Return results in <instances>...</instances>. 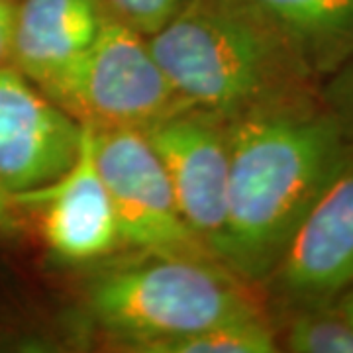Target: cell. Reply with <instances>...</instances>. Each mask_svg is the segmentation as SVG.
Masks as SVG:
<instances>
[{
  "label": "cell",
  "instance_id": "3957f363",
  "mask_svg": "<svg viewBox=\"0 0 353 353\" xmlns=\"http://www.w3.org/2000/svg\"><path fill=\"white\" fill-rule=\"evenodd\" d=\"M97 263L83 306L116 352L141 353L153 341L269 314L261 290L218 261L138 252Z\"/></svg>",
  "mask_w": 353,
  "mask_h": 353
},
{
  "label": "cell",
  "instance_id": "5bb4252c",
  "mask_svg": "<svg viewBox=\"0 0 353 353\" xmlns=\"http://www.w3.org/2000/svg\"><path fill=\"white\" fill-rule=\"evenodd\" d=\"M102 8L145 38L153 36L189 0H99Z\"/></svg>",
  "mask_w": 353,
  "mask_h": 353
},
{
  "label": "cell",
  "instance_id": "6da1fadb",
  "mask_svg": "<svg viewBox=\"0 0 353 353\" xmlns=\"http://www.w3.org/2000/svg\"><path fill=\"white\" fill-rule=\"evenodd\" d=\"M228 148L218 259L259 289L304 216L353 159V143L316 87L228 120Z\"/></svg>",
  "mask_w": 353,
  "mask_h": 353
},
{
  "label": "cell",
  "instance_id": "9a60e30c",
  "mask_svg": "<svg viewBox=\"0 0 353 353\" xmlns=\"http://www.w3.org/2000/svg\"><path fill=\"white\" fill-rule=\"evenodd\" d=\"M318 90L353 143V59L322 81Z\"/></svg>",
  "mask_w": 353,
  "mask_h": 353
},
{
  "label": "cell",
  "instance_id": "e0dca14e",
  "mask_svg": "<svg viewBox=\"0 0 353 353\" xmlns=\"http://www.w3.org/2000/svg\"><path fill=\"white\" fill-rule=\"evenodd\" d=\"M336 306H338V310H340L341 314H343V318L352 324L353 328V287L341 294L340 299L336 301Z\"/></svg>",
  "mask_w": 353,
  "mask_h": 353
},
{
  "label": "cell",
  "instance_id": "4fadbf2b",
  "mask_svg": "<svg viewBox=\"0 0 353 353\" xmlns=\"http://www.w3.org/2000/svg\"><path fill=\"white\" fill-rule=\"evenodd\" d=\"M279 352L353 353V328L336 303L306 308L273 322Z\"/></svg>",
  "mask_w": 353,
  "mask_h": 353
},
{
  "label": "cell",
  "instance_id": "277c9868",
  "mask_svg": "<svg viewBox=\"0 0 353 353\" xmlns=\"http://www.w3.org/2000/svg\"><path fill=\"white\" fill-rule=\"evenodd\" d=\"M39 90L77 124L92 130L143 132L189 106L148 38L106 10L92 43Z\"/></svg>",
  "mask_w": 353,
  "mask_h": 353
},
{
  "label": "cell",
  "instance_id": "52a82bcc",
  "mask_svg": "<svg viewBox=\"0 0 353 353\" xmlns=\"http://www.w3.org/2000/svg\"><path fill=\"white\" fill-rule=\"evenodd\" d=\"M143 136L163 165L185 222L218 259L228 220V120L187 106Z\"/></svg>",
  "mask_w": 353,
  "mask_h": 353
},
{
  "label": "cell",
  "instance_id": "8992f818",
  "mask_svg": "<svg viewBox=\"0 0 353 353\" xmlns=\"http://www.w3.org/2000/svg\"><path fill=\"white\" fill-rule=\"evenodd\" d=\"M353 287V159L294 230L259 285L267 312L279 318L336 303Z\"/></svg>",
  "mask_w": 353,
  "mask_h": 353
},
{
  "label": "cell",
  "instance_id": "2e32d148",
  "mask_svg": "<svg viewBox=\"0 0 353 353\" xmlns=\"http://www.w3.org/2000/svg\"><path fill=\"white\" fill-rule=\"evenodd\" d=\"M16 0H0V67L10 65Z\"/></svg>",
  "mask_w": 353,
  "mask_h": 353
},
{
  "label": "cell",
  "instance_id": "7a4b0ae2",
  "mask_svg": "<svg viewBox=\"0 0 353 353\" xmlns=\"http://www.w3.org/2000/svg\"><path fill=\"white\" fill-rule=\"evenodd\" d=\"M148 41L179 97L224 120L318 87L243 0H189Z\"/></svg>",
  "mask_w": 353,
  "mask_h": 353
},
{
  "label": "cell",
  "instance_id": "7c38bea8",
  "mask_svg": "<svg viewBox=\"0 0 353 353\" xmlns=\"http://www.w3.org/2000/svg\"><path fill=\"white\" fill-rule=\"evenodd\" d=\"M277 332L269 314L228 320L185 336L153 341L141 353H273Z\"/></svg>",
  "mask_w": 353,
  "mask_h": 353
},
{
  "label": "cell",
  "instance_id": "9c48e42d",
  "mask_svg": "<svg viewBox=\"0 0 353 353\" xmlns=\"http://www.w3.org/2000/svg\"><path fill=\"white\" fill-rule=\"evenodd\" d=\"M81 124L12 65L0 67V192L39 189L75 161Z\"/></svg>",
  "mask_w": 353,
  "mask_h": 353
},
{
  "label": "cell",
  "instance_id": "5b68a950",
  "mask_svg": "<svg viewBox=\"0 0 353 353\" xmlns=\"http://www.w3.org/2000/svg\"><path fill=\"white\" fill-rule=\"evenodd\" d=\"M92 153L112 201L122 245L218 261L185 222L169 176L143 132L92 130Z\"/></svg>",
  "mask_w": 353,
  "mask_h": 353
},
{
  "label": "cell",
  "instance_id": "ba28073f",
  "mask_svg": "<svg viewBox=\"0 0 353 353\" xmlns=\"http://www.w3.org/2000/svg\"><path fill=\"white\" fill-rule=\"evenodd\" d=\"M10 201L38 208L41 240L61 263L94 265L122 245L112 201L94 161L92 128L81 126L79 152L63 175L46 187L14 192Z\"/></svg>",
  "mask_w": 353,
  "mask_h": 353
},
{
  "label": "cell",
  "instance_id": "8fae6325",
  "mask_svg": "<svg viewBox=\"0 0 353 353\" xmlns=\"http://www.w3.org/2000/svg\"><path fill=\"white\" fill-rule=\"evenodd\" d=\"M320 87L353 59V0H243Z\"/></svg>",
  "mask_w": 353,
  "mask_h": 353
},
{
  "label": "cell",
  "instance_id": "30bf717a",
  "mask_svg": "<svg viewBox=\"0 0 353 353\" xmlns=\"http://www.w3.org/2000/svg\"><path fill=\"white\" fill-rule=\"evenodd\" d=\"M102 20L99 0H16L10 65L43 88L92 43Z\"/></svg>",
  "mask_w": 353,
  "mask_h": 353
}]
</instances>
